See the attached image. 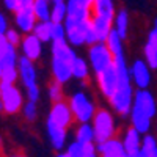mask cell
Segmentation results:
<instances>
[{
  "mask_svg": "<svg viewBox=\"0 0 157 157\" xmlns=\"http://www.w3.org/2000/svg\"><path fill=\"white\" fill-rule=\"evenodd\" d=\"M113 66L116 69L118 75V86L116 91L109 98L110 107L121 116H129L130 110H132L134 104V88H132V78L129 74V64L126 61L124 54L116 55L113 60Z\"/></svg>",
  "mask_w": 157,
  "mask_h": 157,
  "instance_id": "1",
  "label": "cell"
},
{
  "mask_svg": "<svg viewBox=\"0 0 157 157\" xmlns=\"http://www.w3.org/2000/svg\"><path fill=\"white\" fill-rule=\"evenodd\" d=\"M75 52L72 46L63 39V41H52V61L50 72L55 82L64 85L72 78V64L75 60Z\"/></svg>",
  "mask_w": 157,
  "mask_h": 157,
  "instance_id": "2",
  "label": "cell"
},
{
  "mask_svg": "<svg viewBox=\"0 0 157 157\" xmlns=\"http://www.w3.org/2000/svg\"><path fill=\"white\" fill-rule=\"evenodd\" d=\"M75 123H91L96 113V104L86 91H75L68 101Z\"/></svg>",
  "mask_w": 157,
  "mask_h": 157,
  "instance_id": "3",
  "label": "cell"
},
{
  "mask_svg": "<svg viewBox=\"0 0 157 157\" xmlns=\"http://www.w3.org/2000/svg\"><path fill=\"white\" fill-rule=\"evenodd\" d=\"M91 124L94 129V143H102L116 135L115 116L109 109H98L91 120Z\"/></svg>",
  "mask_w": 157,
  "mask_h": 157,
  "instance_id": "4",
  "label": "cell"
},
{
  "mask_svg": "<svg viewBox=\"0 0 157 157\" xmlns=\"http://www.w3.org/2000/svg\"><path fill=\"white\" fill-rule=\"evenodd\" d=\"M113 60H115V57L105 43H96L93 46H90L88 63H90L91 71L94 74H99L102 71H105L107 68H110L113 64Z\"/></svg>",
  "mask_w": 157,
  "mask_h": 157,
  "instance_id": "5",
  "label": "cell"
},
{
  "mask_svg": "<svg viewBox=\"0 0 157 157\" xmlns=\"http://www.w3.org/2000/svg\"><path fill=\"white\" fill-rule=\"evenodd\" d=\"M0 86H2V102H3L5 113H8V115L19 113L24 105V93L16 85L0 83Z\"/></svg>",
  "mask_w": 157,
  "mask_h": 157,
  "instance_id": "6",
  "label": "cell"
},
{
  "mask_svg": "<svg viewBox=\"0 0 157 157\" xmlns=\"http://www.w3.org/2000/svg\"><path fill=\"white\" fill-rule=\"evenodd\" d=\"M47 121H52L54 124L61 126L64 129H69L74 123V115H72V110L69 107V104L64 99L58 101V102H54L50 110H49Z\"/></svg>",
  "mask_w": 157,
  "mask_h": 157,
  "instance_id": "7",
  "label": "cell"
},
{
  "mask_svg": "<svg viewBox=\"0 0 157 157\" xmlns=\"http://www.w3.org/2000/svg\"><path fill=\"white\" fill-rule=\"evenodd\" d=\"M64 29H66V41L72 47H80L85 44V36L88 29L91 27V19L83 22L75 21H64Z\"/></svg>",
  "mask_w": 157,
  "mask_h": 157,
  "instance_id": "8",
  "label": "cell"
},
{
  "mask_svg": "<svg viewBox=\"0 0 157 157\" xmlns=\"http://www.w3.org/2000/svg\"><path fill=\"white\" fill-rule=\"evenodd\" d=\"M132 109L145 113L146 116H149L152 120L157 115V101H155V98L151 91H148V88L146 90H137L134 93Z\"/></svg>",
  "mask_w": 157,
  "mask_h": 157,
  "instance_id": "9",
  "label": "cell"
},
{
  "mask_svg": "<svg viewBox=\"0 0 157 157\" xmlns=\"http://www.w3.org/2000/svg\"><path fill=\"white\" fill-rule=\"evenodd\" d=\"M129 74L137 90H146L151 83V68L145 60H135L129 66Z\"/></svg>",
  "mask_w": 157,
  "mask_h": 157,
  "instance_id": "10",
  "label": "cell"
},
{
  "mask_svg": "<svg viewBox=\"0 0 157 157\" xmlns=\"http://www.w3.org/2000/svg\"><path fill=\"white\" fill-rule=\"evenodd\" d=\"M96 82H98V88L101 91V94L107 99L112 98V94L116 91V86H118V75L113 64L105 71L96 74Z\"/></svg>",
  "mask_w": 157,
  "mask_h": 157,
  "instance_id": "11",
  "label": "cell"
},
{
  "mask_svg": "<svg viewBox=\"0 0 157 157\" xmlns=\"http://www.w3.org/2000/svg\"><path fill=\"white\" fill-rule=\"evenodd\" d=\"M17 72L19 78L24 85V88H27L30 85L38 83V69L33 60H29L27 57H19L17 60Z\"/></svg>",
  "mask_w": 157,
  "mask_h": 157,
  "instance_id": "12",
  "label": "cell"
},
{
  "mask_svg": "<svg viewBox=\"0 0 157 157\" xmlns=\"http://www.w3.org/2000/svg\"><path fill=\"white\" fill-rule=\"evenodd\" d=\"M19 47H21L22 55L27 57L29 60L38 61L39 58H41V55H43V41H39L33 33L24 35Z\"/></svg>",
  "mask_w": 157,
  "mask_h": 157,
  "instance_id": "13",
  "label": "cell"
},
{
  "mask_svg": "<svg viewBox=\"0 0 157 157\" xmlns=\"http://www.w3.org/2000/svg\"><path fill=\"white\" fill-rule=\"evenodd\" d=\"M46 132H47L49 141H50V145L54 149L61 151V149L66 148V145H68V129L57 126L52 121L46 120Z\"/></svg>",
  "mask_w": 157,
  "mask_h": 157,
  "instance_id": "14",
  "label": "cell"
},
{
  "mask_svg": "<svg viewBox=\"0 0 157 157\" xmlns=\"http://www.w3.org/2000/svg\"><path fill=\"white\" fill-rule=\"evenodd\" d=\"M96 149H98L99 157H127L123 141L116 137L105 140L102 143H96Z\"/></svg>",
  "mask_w": 157,
  "mask_h": 157,
  "instance_id": "15",
  "label": "cell"
},
{
  "mask_svg": "<svg viewBox=\"0 0 157 157\" xmlns=\"http://www.w3.org/2000/svg\"><path fill=\"white\" fill-rule=\"evenodd\" d=\"M36 17L33 14V10L32 8H19L14 13V25L16 29L22 33V35H27L32 33L35 25H36Z\"/></svg>",
  "mask_w": 157,
  "mask_h": 157,
  "instance_id": "16",
  "label": "cell"
},
{
  "mask_svg": "<svg viewBox=\"0 0 157 157\" xmlns=\"http://www.w3.org/2000/svg\"><path fill=\"white\" fill-rule=\"evenodd\" d=\"M91 29L98 38V43H105L107 36L113 30V21L99 16H91Z\"/></svg>",
  "mask_w": 157,
  "mask_h": 157,
  "instance_id": "17",
  "label": "cell"
},
{
  "mask_svg": "<svg viewBox=\"0 0 157 157\" xmlns=\"http://www.w3.org/2000/svg\"><path fill=\"white\" fill-rule=\"evenodd\" d=\"M141 140H143V135L138 132L137 129H134L132 126L124 130V135L121 138L123 146H124V149H126L127 154L138 152L140 148H141Z\"/></svg>",
  "mask_w": 157,
  "mask_h": 157,
  "instance_id": "18",
  "label": "cell"
},
{
  "mask_svg": "<svg viewBox=\"0 0 157 157\" xmlns=\"http://www.w3.org/2000/svg\"><path fill=\"white\" fill-rule=\"evenodd\" d=\"M91 14L113 21V17L116 14L115 2L113 0H94L93 5H91Z\"/></svg>",
  "mask_w": 157,
  "mask_h": 157,
  "instance_id": "19",
  "label": "cell"
},
{
  "mask_svg": "<svg viewBox=\"0 0 157 157\" xmlns=\"http://www.w3.org/2000/svg\"><path fill=\"white\" fill-rule=\"evenodd\" d=\"M129 116H130V126H132L134 129H137L141 135H146L151 130V121L152 120L149 116H146L145 113L132 109L130 113H129Z\"/></svg>",
  "mask_w": 157,
  "mask_h": 157,
  "instance_id": "20",
  "label": "cell"
},
{
  "mask_svg": "<svg viewBox=\"0 0 157 157\" xmlns=\"http://www.w3.org/2000/svg\"><path fill=\"white\" fill-rule=\"evenodd\" d=\"M75 141L88 145V143H94V129L91 123H77V127L74 130Z\"/></svg>",
  "mask_w": 157,
  "mask_h": 157,
  "instance_id": "21",
  "label": "cell"
},
{
  "mask_svg": "<svg viewBox=\"0 0 157 157\" xmlns=\"http://www.w3.org/2000/svg\"><path fill=\"white\" fill-rule=\"evenodd\" d=\"M143 54H145V61L148 63V66L151 69H157V41H155V38L151 32L148 35Z\"/></svg>",
  "mask_w": 157,
  "mask_h": 157,
  "instance_id": "22",
  "label": "cell"
},
{
  "mask_svg": "<svg viewBox=\"0 0 157 157\" xmlns=\"http://www.w3.org/2000/svg\"><path fill=\"white\" fill-rule=\"evenodd\" d=\"M52 21H38L32 32L39 41H43V44L52 43Z\"/></svg>",
  "mask_w": 157,
  "mask_h": 157,
  "instance_id": "23",
  "label": "cell"
},
{
  "mask_svg": "<svg viewBox=\"0 0 157 157\" xmlns=\"http://www.w3.org/2000/svg\"><path fill=\"white\" fill-rule=\"evenodd\" d=\"M91 68H90V63L82 58V57H75L74 64H72V78H77V80H86L90 77Z\"/></svg>",
  "mask_w": 157,
  "mask_h": 157,
  "instance_id": "24",
  "label": "cell"
},
{
  "mask_svg": "<svg viewBox=\"0 0 157 157\" xmlns=\"http://www.w3.org/2000/svg\"><path fill=\"white\" fill-rule=\"evenodd\" d=\"M32 10L36 21H50L52 2H49V0H35Z\"/></svg>",
  "mask_w": 157,
  "mask_h": 157,
  "instance_id": "25",
  "label": "cell"
},
{
  "mask_svg": "<svg viewBox=\"0 0 157 157\" xmlns=\"http://www.w3.org/2000/svg\"><path fill=\"white\" fill-rule=\"evenodd\" d=\"M113 29L120 33V36L124 39L127 36L129 30V13L126 10H120L113 17Z\"/></svg>",
  "mask_w": 157,
  "mask_h": 157,
  "instance_id": "26",
  "label": "cell"
},
{
  "mask_svg": "<svg viewBox=\"0 0 157 157\" xmlns=\"http://www.w3.org/2000/svg\"><path fill=\"white\" fill-rule=\"evenodd\" d=\"M123 41H124V39L120 36V33H118L115 29H113V30L110 32V35L107 36L105 44H107V47L110 49V52L113 54V57L124 54V44H123Z\"/></svg>",
  "mask_w": 157,
  "mask_h": 157,
  "instance_id": "27",
  "label": "cell"
},
{
  "mask_svg": "<svg viewBox=\"0 0 157 157\" xmlns=\"http://www.w3.org/2000/svg\"><path fill=\"white\" fill-rule=\"evenodd\" d=\"M140 154L141 157H157V140L151 134L143 135Z\"/></svg>",
  "mask_w": 157,
  "mask_h": 157,
  "instance_id": "28",
  "label": "cell"
},
{
  "mask_svg": "<svg viewBox=\"0 0 157 157\" xmlns=\"http://www.w3.org/2000/svg\"><path fill=\"white\" fill-rule=\"evenodd\" d=\"M66 16H68V5H66V2L52 3V10H50V21L52 22H64Z\"/></svg>",
  "mask_w": 157,
  "mask_h": 157,
  "instance_id": "29",
  "label": "cell"
},
{
  "mask_svg": "<svg viewBox=\"0 0 157 157\" xmlns=\"http://www.w3.org/2000/svg\"><path fill=\"white\" fill-rule=\"evenodd\" d=\"M17 60H19V55H17V50L14 46H10L5 54L0 57V63H2L3 68H16Z\"/></svg>",
  "mask_w": 157,
  "mask_h": 157,
  "instance_id": "30",
  "label": "cell"
},
{
  "mask_svg": "<svg viewBox=\"0 0 157 157\" xmlns=\"http://www.w3.org/2000/svg\"><path fill=\"white\" fill-rule=\"evenodd\" d=\"M47 96L49 99L52 101V104L54 102H58V101H63L64 98V93H63V85L55 82V80H52L47 86Z\"/></svg>",
  "mask_w": 157,
  "mask_h": 157,
  "instance_id": "31",
  "label": "cell"
},
{
  "mask_svg": "<svg viewBox=\"0 0 157 157\" xmlns=\"http://www.w3.org/2000/svg\"><path fill=\"white\" fill-rule=\"evenodd\" d=\"M21 112H22V116L25 118V121L33 123L38 118V105H36V102H32V101L24 102Z\"/></svg>",
  "mask_w": 157,
  "mask_h": 157,
  "instance_id": "32",
  "label": "cell"
},
{
  "mask_svg": "<svg viewBox=\"0 0 157 157\" xmlns=\"http://www.w3.org/2000/svg\"><path fill=\"white\" fill-rule=\"evenodd\" d=\"M19 78V72H17V66L16 68H3L2 71V77H0V83L3 85H14Z\"/></svg>",
  "mask_w": 157,
  "mask_h": 157,
  "instance_id": "33",
  "label": "cell"
},
{
  "mask_svg": "<svg viewBox=\"0 0 157 157\" xmlns=\"http://www.w3.org/2000/svg\"><path fill=\"white\" fill-rule=\"evenodd\" d=\"M69 157H85V152H86V145H82L78 141H72L69 145H66V149H64Z\"/></svg>",
  "mask_w": 157,
  "mask_h": 157,
  "instance_id": "34",
  "label": "cell"
},
{
  "mask_svg": "<svg viewBox=\"0 0 157 157\" xmlns=\"http://www.w3.org/2000/svg\"><path fill=\"white\" fill-rule=\"evenodd\" d=\"M66 39V29L63 22H54L52 24V41H63Z\"/></svg>",
  "mask_w": 157,
  "mask_h": 157,
  "instance_id": "35",
  "label": "cell"
},
{
  "mask_svg": "<svg viewBox=\"0 0 157 157\" xmlns=\"http://www.w3.org/2000/svg\"><path fill=\"white\" fill-rule=\"evenodd\" d=\"M5 36H6V41H8L10 46L17 47V46L21 44V41H22V36H24V35H22L17 29H8L6 33H5Z\"/></svg>",
  "mask_w": 157,
  "mask_h": 157,
  "instance_id": "36",
  "label": "cell"
},
{
  "mask_svg": "<svg viewBox=\"0 0 157 157\" xmlns=\"http://www.w3.org/2000/svg\"><path fill=\"white\" fill-rule=\"evenodd\" d=\"M25 96H27V101L38 102V101H39V98H41V90H39L38 83L30 85V86L25 88Z\"/></svg>",
  "mask_w": 157,
  "mask_h": 157,
  "instance_id": "37",
  "label": "cell"
},
{
  "mask_svg": "<svg viewBox=\"0 0 157 157\" xmlns=\"http://www.w3.org/2000/svg\"><path fill=\"white\" fill-rule=\"evenodd\" d=\"M3 2V6L11 11V13H16L19 10V3H21V0H2Z\"/></svg>",
  "mask_w": 157,
  "mask_h": 157,
  "instance_id": "38",
  "label": "cell"
},
{
  "mask_svg": "<svg viewBox=\"0 0 157 157\" xmlns=\"http://www.w3.org/2000/svg\"><path fill=\"white\" fill-rule=\"evenodd\" d=\"M96 43H98V38H96L93 29L90 27L88 32H86V36H85V44H86V46H93V44H96Z\"/></svg>",
  "mask_w": 157,
  "mask_h": 157,
  "instance_id": "39",
  "label": "cell"
},
{
  "mask_svg": "<svg viewBox=\"0 0 157 157\" xmlns=\"http://www.w3.org/2000/svg\"><path fill=\"white\" fill-rule=\"evenodd\" d=\"M10 29V24H8V19L3 13H0V33H6V30Z\"/></svg>",
  "mask_w": 157,
  "mask_h": 157,
  "instance_id": "40",
  "label": "cell"
},
{
  "mask_svg": "<svg viewBox=\"0 0 157 157\" xmlns=\"http://www.w3.org/2000/svg\"><path fill=\"white\" fill-rule=\"evenodd\" d=\"M8 47H10V44H8V41H6V36H5L3 33H0V57L5 54Z\"/></svg>",
  "mask_w": 157,
  "mask_h": 157,
  "instance_id": "41",
  "label": "cell"
},
{
  "mask_svg": "<svg viewBox=\"0 0 157 157\" xmlns=\"http://www.w3.org/2000/svg\"><path fill=\"white\" fill-rule=\"evenodd\" d=\"M74 2L78 3V5H82V6H85V8H90V10H91V5H93L94 0H74Z\"/></svg>",
  "mask_w": 157,
  "mask_h": 157,
  "instance_id": "42",
  "label": "cell"
},
{
  "mask_svg": "<svg viewBox=\"0 0 157 157\" xmlns=\"http://www.w3.org/2000/svg\"><path fill=\"white\" fill-rule=\"evenodd\" d=\"M33 2H35V0H21L19 8H32L33 6Z\"/></svg>",
  "mask_w": 157,
  "mask_h": 157,
  "instance_id": "43",
  "label": "cell"
},
{
  "mask_svg": "<svg viewBox=\"0 0 157 157\" xmlns=\"http://www.w3.org/2000/svg\"><path fill=\"white\" fill-rule=\"evenodd\" d=\"M151 33L154 35V38H155V41H157V19L154 21V29L151 30Z\"/></svg>",
  "mask_w": 157,
  "mask_h": 157,
  "instance_id": "44",
  "label": "cell"
},
{
  "mask_svg": "<svg viewBox=\"0 0 157 157\" xmlns=\"http://www.w3.org/2000/svg\"><path fill=\"white\" fill-rule=\"evenodd\" d=\"M127 157H141V154L138 151V152H134V154H127Z\"/></svg>",
  "mask_w": 157,
  "mask_h": 157,
  "instance_id": "45",
  "label": "cell"
},
{
  "mask_svg": "<svg viewBox=\"0 0 157 157\" xmlns=\"http://www.w3.org/2000/svg\"><path fill=\"white\" fill-rule=\"evenodd\" d=\"M55 157H69V155H68L66 152H58V154H57Z\"/></svg>",
  "mask_w": 157,
  "mask_h": 157,
  "instance_id": "46",
  "label": "cell"
},
{
  "mask_svg": "<svg viewBox=\"0 0 157 157\" xmlns=\"http://www.w3.org/2000/svg\"><path fill=\"white\" fill-rule=\"evenodd\" d=\"M0 113H5V109H3V102L0 99Z\"/></svg>",
  "mask_w": 157,
  "mask_h": 157,
  "instance_id": "47",
  "label": "cell"
},
{
  "mask_svg": "<svg viewBox=\"0 0 157 157\" xmlns=\"http://www.w3.org/2000/svg\"><path fill=\"white\" fill-rule=\"evenodd\" d=\"M2 149H3V143H2V138H0V155H2Z\"/></svg>",
  "mask_w": 157,
  "mask_h": 157,
  "instance_id": "48",
  "label": "cell"
},
{
  "mask_svg": "<svg viewBox=\"0 0 157 157\" xmlns=\"http://www.w3.org/2000/svg\"><path fill=\"white\" fill-rule=\"evenodd\" d=\"M10 157H25L24 154H13V155H10Z\"/></svg>",
  "mask_w": 157,
  "mask_h": 157,
  "instance_id": "49",
  "label": "cell"
},
{
  "mask_svg": "<svg viewBox=\"0 0 157 157\" xmlns=\"http://www.w3.org/2000/svg\"><path fill=\"white\" fill-rule=\"evenodd\" d=\"M58 2H68V0H52V3H58Z\"/></svg>",
  "mask_w": 157,
  "mask_h": 157,
  "instance_id": "50",
  "label": "cell"
},
{
  "mask_svg": "<svg viewBox=\"0 0 157 157\" xmlns=\"http://www.w3.org/2000/svg\"><path fill=\"white\" fill-rule=\"evenodd\" d=\"M2 71H3V66H2V63H0V77H2Z\"/></svg>",
  "mask_w": 157,
  "mask_h": 157,
  "instance_id": "51",
  "label": "cell"
},
{
  "mask_svg": "<svg viewBox=\"0 0 157 157\" xmlns=\"http://www.w3.org/2000/svg\"><path fill=\"white\" fill-rule=\"evenodd\" d=\"M0 99H2V86H0Z\"/></svg>",
  "mask_w": 157,
  "mask_h": 157,
  "instance_id": "52",
  "label": "cell"
},
{
  "mask_svg": "<svg viewBox=\"0 0 157 157\" xmlns=\"http://www.w3.org/2000/svg\"><path fill=\"white\" fill-rule=\"evenodd\" d=\"M49 2H52V0H49Z\"/></svg>",
  "mask_w": 157,
  "mask_h": 157,
  "instance_id": "53",
  "label": "cell"
}]
</instances>
